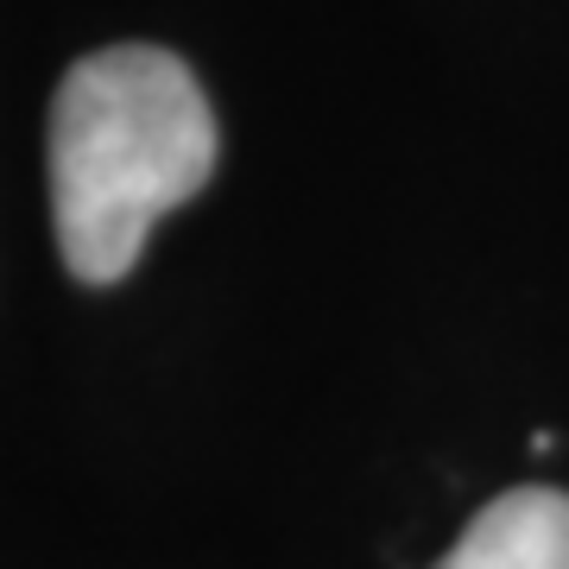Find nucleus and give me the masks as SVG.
<instances>
[{
	"label": "nucleus",
	"instance_id": "1",
	"mask_svg": "<svg viewBox=\"0 0 569 569\" xmlns=\"http://www.w3.org/2000/svg\"><path fill=\"white\" fill-rule=\"evenodd\" d=\"M216 114L190 63L159 44H108L51 96V222L82 284L133 272L146 234L216 178Z\"/></svg>",
	"mask_w": 569,
	"mask_h": 569
},
{
	"label": "nucleus",
	"instance_id": "2",
	"mask_svg": "<svg viewBox=\"0 0 569 569\" xmlns=\"http://www.w3.org/2000/svg\"><path fill=\"white\" fill-rule=\"evenodd\" d=\"M437 569H569V493L512 488L488 500Z\"/></svg>",
	"mask_w": 569,
	"mask_h": 569
}]
</instances>
